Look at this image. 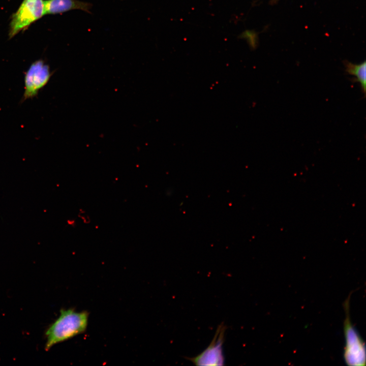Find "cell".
Listing matches in <instances>:
<instances>
[{"instance_id": "4", "label": "cell", "mask_w": 366, "mask_h": 366, "mask_svg": "<svg viewBox=\"0 0 366 366\" xmlns=\"http://www.w3.org/2000/svg\"><path fill=\"white\" fill-rule=\"evenodd\" d=\"M53 74V72L44 60L39 59L32 63L24 73V90L20 102L37 97Z\"/></svg>"}, {"instance_id": "5", "label": "cell", "mask_w": 366, "mask_h": 366, "mask_svg": "<svg viewBox=\"0 0 366 366\" xmlns=\"http://www.w3.org/2000/svg\"><path fill=\"white\" fill-rule=\"evenodd\" d=\"M226 326L221 323L217 328L215 334L208 346L195 357L188 359L196 365H223L225 358L223 345Z\"/></svg>"}, {"instance_id": "6", "label": "cell", "mask_w": 366, "mask_h": 366, "mask_svg": "<svg viewBox=\"0 0 366 366\" xmlns=\"http://www.w3.org/2000/svg\"><path fill=\"white\" fill-rule=\"evenodd\" d=\"M91 3L79 0H46L44 1L45 14H56L73 10H80L90 13Z\"/></svg>"}, {"instance_id": "7", "label": "cell", "mask_w": 366, "mask_h": 366, "mask_svg": "<svg viewBox=\"0 0 366 366\" xmlns=\"http://www.w3.org/2000/svg\"><path fill=\"white\" fill-rule=\"evenodd\" d=\"M345 71L349 74L355 77L352 78L353 82L360 83L361 92L365 96L366 92V63L365 61L358 64H352L347 60L344 62Z\"/></svg>"}, {"instance_id": "3", "label": "cell", "mask_w": 366, "mask_h": 366, "mask_svg": "<svg viewBox=\"0 0 366 366\" xmlns=\"http://www.w3.org/2000/svg\"><path fill=\"white\" fill-rule=\"evenodd\" d=\"M44 15V0H23L11 17L9 25V39L27 29L33 23Z\"/></svg>"}, {"instance_id": "8", "label": "cell", "mask_w": 366, "mask_h": 366, "mask_svg": "<svg viewBox=\"0 0 366 366\" xmlns=\"http://www.w3.org/2000/svg\"><path fill=\"white\" fill-rule=\"evenodd\" d=\"M277 1H278V0H273V1H274V2H277Z\"/></svg>"}, {"instance_id": "1", "label": "cell", "mask_w": 366, "mask_h": 366, "mask_svg": "<svg viewBox=\"0 0 366 366\" xmlns=\"http://www.w3.org/2000/svg\"><path fill=\"white\" fill-rule=\"evenodd\" d=\"M87 312H76L73 309H62L60 315L45 332V349L49 350L55 345L82 333L86 329Z\"/></svg>"}, {"instance_id": "2", "label": "cell", "mask_w": 366, "mask_h": 366, "mask_svg": "<svg viewBox=\"0 0 366 366\" xmlns=\"http://www.w3.org/2000/svg\"><path fill=\"white\" fill-rule=\"evenodd\" d=\"M344 308L346 315L344 324L345 339L344 360L348 365H364L366 360L365 344L351 322L349 314V297L346 300Z\"/></svg>"}]
</instances>
